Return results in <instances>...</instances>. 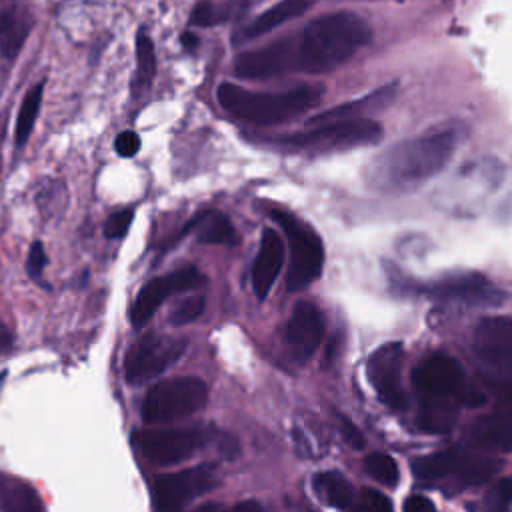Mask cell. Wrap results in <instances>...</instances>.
<instances>
[{"mask_svg":"<svg viewBox=\"0 0 512 512\" xmlns=\"http://www.w3.org/2000/svg\"><path fill=\"white\" fill-rule=\"evenodd\" d=\"M42 94H44V82H38L22 98L18 118H16V130H14V142L18 148L24 146L32 134V128L36 124V118L42 106Z\"/></svg>","mask_w":512,"mask_h":512,"instance_id":"cell-23","label":"cell"},{"mask_svg":"<svg viewBox=\"0 0 512 512\" xmlns=\"http://www.w3.org/2000/svg\"><path fill=\"white\" fill-rule=\"evenodd\" d=\"M208 402V388L196 376H178L154 384L142 402L146 424H168L200 412Z\"/></svg>","mask_w":512,"mask_h":512,"instance_id":"cell-5","label":"cell"},{"mask_svg":"<svg viewBox=\"0 0 512 512\" xmlns=\"http://www.w3.org/2000/svg\"><path fill=\"white\" fill-rule=\"evenodd\" d=\"M232 6H234V2L228 4V6H214L210 2H200L192 10L190 22L196 24V26H214V24H218L222 20H228L232 10H238V8H232Z\"/></svg>","mask_w":512,"mask_h":512,"instance_id":"cell-28","label":"cell"},{"mask_svg":"<svg viewBox=\"0 0 512 512\" xmlns=\"http://www.w3.org/2000/svg\"><path fill=\"white\" fill-rule=\"evenodd\" d=\"M402 508H404L406 512H432L436 506H434V502H432L430 498L420 496V494H412V496H408V498L404 500Z\"/></svg>","mask_w":512,"mask_h":512,"instance_id":"cell-34","label":"cell"},{"mask_svg":"<svg viewBox=\"0 0 512 512\" xmlns=\"http://www.w3.org/2000/svg\"><path fill=\"white\" fill-rule=\"evenodd\" d=\"M338 422H340V432H342V438L346 440V444L352 446L354 450H362L364 448V436H362L360 428L342 414L338 416Z\"/></svg>","mask_w":512,"mask_h":512,"instance_id":"cell-33","label":"cell"},{"mask_svg":"<svg viewBox=\"0 0 512 512\" xmlns=\"http://www.w3.org/2000/svg\"><path fill=\"white\" fill-rule=\"evenodd\" d=\"M190 230H196L198 242L204 244H236L238 234L230 222V218L216 210H204L198 212L192 220L186 222L182 236Z\"/></svg>","mask_w":512,"mask_h":512,"instance_id":"cell-21","label":"cell"},{"mask_svg":"<svg viewBox=\"0 0 512 512\" xmlns=\"http://www.w3.org/2000/svg\"><path fill=\"white\" fill-rule=\"evenodd\" d=\"M188 348L186 338L166 334H146L138 338L126 352L124 376L130 384H146L166 372Z\"/></svg>","mask_w":512,"mask_h":512,"instance_id":"cell-8","label":"cell"},{"mask_svg":"<svg viewBox=\"0 0 512 512\" xmlns=\"http://www.w3.org/2000/svg\"><path fill=\"white\" fill-rule=\"evenodd\" d=\"M458 134L452 128L402 140L368 164L366 186L382 194H402L436 176L452 158Z\"/></svg>","mask_w":512,"mask_h":512,"instance_id":"cell-2","label":"cell"},{"mask_svg":"<svg viewBox=\"0 0 512 512\" xmlns=\"http://www.w3.org/2000/svg\"><path fill=\"white\" fill-rule=\"evenodd\" d=\"M312 486L318 498H322L328 506L338 510L350 508L356 498L352 484L340 472H334V470L318 472L312 480Z\"/></svg>","mask_w":512,"mask_h":512,"instance_id":"cell-22","label":"cell"},{"mask_svg":"<svg viewBox=\"0 0 512 512\" xmlns=\"http://www.w3.org/2000/svg\"><path fill=\"white\" fill-rule=\"evenodd\" d=\"M208 440L210 434L204 426H184L142 432L138 444L144 458L160 466H170L194 456Z\"/></svg>","mask_w":512,"mask_h":512,"instance_id":"cell-11","label":"cell"},{"mask_svg":"<svg viewBox=\"0 0 512 512\" xmlns=\"http://www.w3.org/2000/svg\"><path fill=\"white\" fill-rule=\"evenodd\" d=\"M324 318L312 302H298L284 324L282 342L294 362H306L324 340Z\"/></svg>","mask_w":512,"mask_h":512,"instance_id":"cell-16","label":"cell"},{"mask_svg":"<svg viewBox=\"0 0 512 512\" xmlns=\"http://www.w3.org/2000/svg\"><path fill=\"white\" fill-rule=\"evenodd\" d=\"M394 96H396V86L390 84V86H384V88H380V90H376V92H372L364 98L328 108V110L312 116L310 124H320V122H330V120H344V118H364L368 112L382 110L384 106H388Z\"/></svg>","mask_w":512,"mask_h":512,"instance_id":"cell-20","label":"cell"},{"mask_svg":"<svg viewBox=\"0 0 512 512\" xmlns=\"http://www.w3.org/2000/svg\"><path fill=\"white\" fill-rule=\"evenodd\" d=\"M358 508L360 510H370V512H384V510L392 508V502L382 492L372 490V488H364Z\"/></svg>","mask_w":512,"mask_h":512,"instance_id":"cell-31","label":"cell"},{"mask_svg":"<svg viewBox=\"0 0 512 512\" xmlns=\"http://www.w3.org/2000/svg\"><path fill=\"white\" fill-rule=\"evenodd\" d=\"M182 46H184L186 50H196L198 38H196L192 32H184V34H182Z\"/></svg>","mask_w":512,"mask_h":512,"instance_id":"cell-37","label":"cell"},{"mask_svg":"<svg viewBox=\"0 0 512 512\" xmlns=\"http://www.w3.org/2000/svg\"><path fill=\"white\" fill-rule=\"evenodd\" d=\"M218 482L220 476L216 468L210 464H200L172 474H162L156 478L152 488L154 506L160 510H180L188 506L194 498L214 490Z\"/></svg>","mask_w":512,"mask_h":512,"instance_id":"cell-9","label":"cell"},{"mask_svg":"<svg viewBox=\"0 0 512 512\" xmlns=\"http://www.w3.org/2000/svg\"><path fill=\"white\" fill-rule=\"evenodd\" d=\"M10 346H12V336H10L8 328L4 324H0V354L10 350Z\"/></svg>","mask_w":512,"mask_h":512,"instance_id":"cell-36","label":"cell"},{"mask_svg":"<svg viewBox=\"0 0 512 512\" xmlns=\"http://www.w3.org/2000/svg\"><path fill=\"white\" fill-rule=\"evenodd\" d=\"M4 482H6V478H2V476H0V484H4Z\"/></svg>","mask_w":512,"mask_h":512,"instance_id":"cell-39","label":"cell"},{"mask_svg":"<svg viewBox=\"0 0 512 512\" xmlns=\"http://www.w3.org/2000/svg\"><path fill=\"white\" fill-rule=\"evenodd\" d=\"M204 306H206L204 294H192V296L180 300V302L170 310L168 322H170L172 326H186V324L194 322V320L204 312Z\"/></svg>","mask_w":512,"mask_h":512,"instance_id":"cell-27","label":"cell"},{"mask_svg":"<svg viewBox=\"0 0 512 512\" xmlns=\"http://www.w3.org/2000/svg\"><path fill=\"white\" fill-rule=\"evenodd\" d=\"M364 468L366 472L378 480L380 484L384 486H390L394 488L398 484V478H400V472H398V464L394 462V458H390L388 454H382V452H372L368 454V458L364 460Z\"/></svg>","mask_w":512,"mask_h":512,"instance_id":"cell-26","label":"cell"},{"mask_svg":"<svg viewBox=\"0 0 512 512\" xmlns=\"http://www.w3.org/2000/svg\"><path fill=\"white\" fill-rule=\"evenodd\" d=\"M410 290L440 302H454L464 306H498L504 298L500 288L478 272L450 274L428 284H414Z\"/></svg>","mask_w":512,"mask_h":512,"instance_id":"cell-10","label":"cell"},{"mask_svg":"<svg viewBox=\"0 0 512 512\" xmlns=\"http://www.w3.org/2000/svg\"><path fill=\"white\" fill-rule=\"evenodd\" d=\"M32 16L26 8L12 6L0 12V58L2 62L12 64L20 54L30 30H32Z\"/></svg>","mask_w":512,"mask_h":512,"instance_id":"cell-18","label":"cell"},{"mask_svg":"<svg viewBox=\"0 0 512 512\" xmlns=\"http://www.w3.org/2000/svg\"><path fill=\"white\" fill-rule=\"evenodd\" d=\"M474 438L480 444L496 446L500 450L510 448V414L508 412H496L478 422L474 430Z\"/></svg>","mask_w":512,"mask_h":512,"instance_id":"cell-24","label":"cell"},{"mask_svg":"<svg viewBox=\"0 0 512 512\" xmlns=\"http://www.w3.org/2000/svg\"><path fill=\"white\" fill-rule=\"evenodd\" d=\"M270 218L280 224L290 240V266L286 276L288 290L296 292L312 284L324 268V246L320 236L292 212L282 208H272Z\"/></svg>","mask_w":512,"mask_h":512,"instance_id":"cell-6","label":"cell"},{"mask_svg":"<svg viewBox=\"0 0 512 512\" xmlns=\"http://www.w3.org/2000/svg\"><path fill=\"white\" fill-rule=\"evenodd\" d=\"M496 470V464L488 458H476L458 450H444L416 458L412 472L420 480H440L448 476L460 478L464 484H478Z\"/></svg>","mask_w":512,"mask_h":512,"instance_id":"cell-12","label":"cell"},{"mask_svg":"<svg viewBox=\"0 0 512 512\" xmlns=\"http://www.w3.org/2000/svg\"><path fill=\"white\" fill-rule=\"evenodd\" d=\"M402 360L404 348L400 342L380 346L368 360V380L372 382L378 398L392 410H404L408 406L402 388Z\"/></svg>","mask_w":512,"mask_h":512,"instance_id":"cell-14","label":"cell"},{"mask_svg":"<svg viewBox=\"0 0 512 512\" xmlns=\"http://www.w3.org/2000/svg\"><path fill=\"white\" fill-rule=\"evenodd\" d=\"M234 510H240V512H244V510L258 512V510H262V506H260L258 502H254V500H246V502H238V504L234 506Z\"/></svg>","mask_w":512,"mask_h":512,"instance_id":"cell-38","label":"cell"},{"mask_svg":"<svg viewBox=\"0 0 512 512\" xmlns=\"http://www.w3.org/2000/svg\"><path fill=\"white\" fill-rule=\"evenodd\" d=\"M322 92L320 86H298L284 92H252L238 84L224 82L218 86L216 98L230 116L256 126H272L288 122L316 106Z\"/></svg>","mask_w":512,"mask_h":512,"instance_id":"cell-3","label":"cell"},{"mask_svg":"<svg viewBox=\"0 0 512 512\" xmlns=\"http://www.w3.org/2000/svg\"><path fill=\"white\" fill-rule=\"evenodd\" d=\"M134 220V212L130 208H124V210H118L114 212L106 224H104V236L110 238V240H118V238H124L130 230V224Z\"/></svg>","mask_w":512,"mask_h":512,"instance_id":"cell-29","label":"cell"},{"mask_svg":"<svg viewBox=\"0 0 512 512\" xmlns=\"http://www.w3.org/2000/svg\"><path fill=\"white\" fill-rule=\"evenodd\" d=\"M114 148L120 156L124 158H130L134 156L138 150H140V136L132 130H124L116 136V142H114Z\"/></svg>","mask_w":512,"mask_h":512,"instance_id":"cell-32","label":"cell"},{"mask_svg":"<svg viewBox=\"0 0 512 512\" xmlns=\"http://www.w3.org/2000/svg\"><path fill=\"white\" fill-rule=\"evenodd\" d=\"M314 2L316 0H280L274 6L266 8L250 24H246L244 30L240 32V38L242 40H252V38H258V36H264V34L272 32L274 28L282 26L284 22L294 20V18L302 16L304 12H308Z\"/></svg>","mask_w":512,"mask_h":512,"instance_id":"cell-19","label":"cell"},{"mask_svg":"<svg viewBox=\"0 0 512 512\" xmlns=\"http://www.w3.org/2000/svg\"><path fill=\"white\" fill-rule=\"evenodd\" d=\"M382 128L376 120L364 118H344V120H330L320 122L316 128H310L306 132H296L290 136H280L276 142L290 146V148H302V150H344V148H356L370 142L380 140Z\"/></svg>","mask_w":512,"mask_h":512,"instance_id":"cell-7","label":"cell"},{"mask_svg":"<svg viewBox=\"0 0 512 512\" xmlns=\"http://www.w3.org/2000/svg\"><path fill=\"white\" fill-rule=\"evenodd\" d=\"M46 264H48V256H46L44 244L40 240H34L30 244V250H28V256H26V272H28V276L34 282H40Z\"/></svg>","mask_w":512,"mask_h":512,"instance_id":"cell-30","label":"cell"},{"mask_svg":"<svg viewBox=\"0 0 512 512\" xmlns=\"http://www.w3.org/2000/svg\"><path fill=\"white\" fill-rule=\"evenodd\" d=\"M472 348L488 370L508 376L512 366V318L490 316L480 320L474 330Z\"/></svg>","mask_w":512,"mask_h":512,"instance_id":"cell-15","label":"cell"},{"mask_svg":"<svg viewBox=\"0 0 512 512\" xmlns=\"http://www.w3.org/2000/svg\"><path fill=\"white\" fill-rule=\"evenodd\" d=\"M372 40L366 20L354 12H332L314 18L296 36L280 38L234 60V74L246 80H266L286 72L326 74L348 62Z\"/></svg>","mask_w":512,"mask_h":512,"instance_id":"cell-1","label":"cell"},{"mask_svg":"<svg viewBox=\"0 0 512 512\" xmlns=\"http://www.w3.org/2000/svg\"><path fill=\"white\" fill-rule=\"evenodd\" d=\"M282 266H284V242L276 230L266 228L262 232L260 250L252 268V290L258 300H264L270 294Z\"/></svg>","mask_w":512,"mask_h":512,"instance_id":"cell-17","label":"cell"},{"mask_svg":"<svg viewBox=\"0 0 512 512\" xmlns=\"http://www.w3.org/2000/svg\"><path fill=\"white\" fill-rule=\"evenodd\" d=\"M156 74V54L150 36L140 30L136 36V90L146 88Z\"/></svg>","mask_w":512,"mask_h":512,"instance_id":"cell-25","label":"cell"},{"mask_svg":"<svg viewBox=\"0 0 512 512\" xmlns=\"http://www.w3.org/2000/svg\"><path fill=\"white\" fill-rule=\"evenodd\" d=\"M494 494H496V500H500L504 506H508L510 504V496H512V492H510V478H502L498 482Z\"/></svg>","mask_w":512,"mask_h":512,"instance_id":"cell-35","label":"cell"},{"mask_svg":"<svg viewBox=\"0 0 512 512\" xmlns=\"http://www.w3.org/2000/svg\"><path fill=\"white\" fill-rule=\"evenodd\" d=\"M412 380L424 398L420 416L422 428L430 432L448 430L454 420L448 402H452L464 386V370L460 362L448 354H430L416 366Z\"/></svg>","mask_w":512,"mask_h":512,"instance_id":"cell-4","label":"cell"},{"mask_svg":"<svg viewBox=\"0 0 512 512\" xmlns=\"http://www.w3.org/2000/svg\"><path fill=\"white\" fill-rule=\"evenodd\" d=\"M200 284H204V276L196 266H184L180 270L152 278L150 282H146L142 286V290L138 292V296L130 308L132 324L136 328L144 326L166 298L186 292V290H192V288H198Z\"/></svg>","mask_w":512,"mask_h":512,"instance_id":"cell-13","label":"cell"}]
</instances>
